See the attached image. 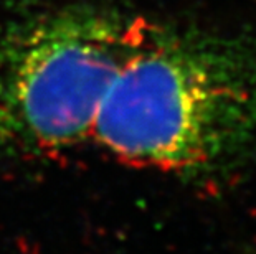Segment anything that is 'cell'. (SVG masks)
Returning a JSON list of instances; mask_svg holds the SVG:
<instances>
[{
  "label": "cell",
  "mask_w": 256,
  "mask_h": 254,
  "mask_svg": "<svg viewBox=\"0 0 256 254\" xmlns=\"http://www.w3.org/2000/svg\"><path fill=\"white\" fill-rule=\"evenodd\" d=\"M91 136L139 165L190 174L233 165L256 147V51L142 20Z\"/></svg>",
  "instance_id": "cell-1"
},
{
  "label": "cell",
  "mask_w": 256,
  "mask_h": 254,
  "mask_svg": "<svg viewBox=\"0 0 256 254\" xmlns=\"http://www.w3.org/2000/svg\"><path fill=\"white\" fill-rule=\"evenodd\" d=\"M140 20L72 8L42 18L0 51V137L36 150L91 136Z\"/></svg>",
  "instance_id": "cell-2"
}]
</instances>
